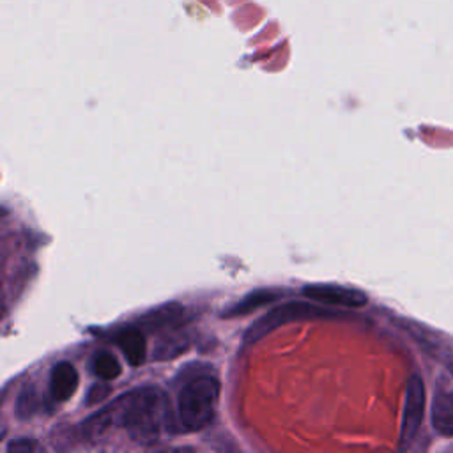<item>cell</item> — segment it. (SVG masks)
Here are the masks:
<instances>
[{
	"label": "cell",
	"instance_id": "6",
	"mask_svg": "<svg viewBox=\"0 0 453 453\" xmlns=\"http://www.w3.org/2000/svg\"><path fill=\"white\" fill-rule=\"evenodd\" d=\"M78 388V372L69 361L57 363L50 372V395L57 402L69 400Z\"/></svg>",
	"mask_w": 453,
	"mask_h": 453
},
{
	"label": "cell",
	"instance_id": "4",
	"mask_svg": "<svg viewBox=\"0 0 453 453\" xmlns=\"http://www.w3.org/2000/svg\"><path fill=\"white\" fill-rule=\"evenodd\" d=\"M425 411V388L418 375H412L407 382L405 389V405H403V419H402V446L411 442L419 430Z\"/></svg>",
	"mask_w": 453,
	"mask_h": 453
},
{
	"label": "cell",
	"instance_id": "3",
	"mask_svg": "<svg viewBox=\"0 0 453 453\" xmlns=\"http://www.w3.org/2000/svg\"><path fill=\"white\" fill-rule=\"evenodd\" d=\"M324 313H327V311H324L322 308H319L315 304L303 303V301H290V303L280 304V306L269 310L265 315H262L258 320H255L251 324V327L244 334V342L246 343L257 342L287 322L301 320L306 317H319Z\"/></svg>",
	"mask_w": 453,
	"mask_h": 453
},
{
	"label": "cell",
	"instance_id": "10",
	"mask_svg": "<svg viewBox=\"0 0 453 453\" xmlns=\"http://www.w3.org/2000/svg\"><path fill=\"white\" fill-rule=\"evenodd\" d=\"M271 299H274V292H271V290H257V292L246 296L242 299V303H239L232 310H228L226 315L232 317V315H239V313H248L250 310H253L257 306H262L264 303H267Z\"/></svg>",
	"mask_w": 453,
	"mask_h": 453
},
{
	"label": "cell",
	"instance_id": "5",
	"mask_svg": "<svg viewBox=\"0 0 453 453\" xmlns=\"http://www.w3.org/2000/svg\"><path fill=\"white\" fill-rule=\"evenodd\" d=\"M303 296L310 297L311 301L345 308H357L366 304V296L361 290L342 285H308L303 288Z\"/></svg>",
	"mask_w": 453,
	"mask_h": 453
},
{
	"label": "cell",
	"instance_id": "14",
	"mask_svg": "<svg viewBox=\"0 0 453 453\" xmlns=\"http://www.w3.org/2000/svg\"><path fill=\"white\" fill-rule=\"evenodd\" d=\"M7 449L9 451H32V449H35V444L32 442V441H28V439H18V441H14V442H11L9 446H7Z\"/></svg>",
	"mask_w": 453,
	"mask_h": 453
},
{
	"label": "cell",
	"instance_id": "13",
	"mask_svg": "<svg viewBox=\"0 0 453 453\" xmlns=\"http://www.w3.org/2000/svg\"><path fill=\"white\" fill-rule=\"evenodd\" d=\"M108 393H110V386L99 382V384H96V386L90 388V391H88V395H87V396H88V398H87V403L92 405V403L103 400L104 396H108Z\"/></svg>",
	"mask_w": 453,
	"mask_h": 453
},
{
	"label": "cell",
	"instance_id": "1",
	"mask_svg": "<svg viewBox=\"0 0 453 453\" xmlns=\"http://www.w3.org/2000/svg\"><path fill=\"white\" fill-rule=\"evenodd\" d=\"M166 416V396L157 388H138L120 395L110 405L92 414L81 425L87 437H97L113 426L127 430L129 437L142 442L156 441Z\"/></svg>",
	"mask_w": 453,
	"mask_h": 453
},
{
	"label": "cell",
	"instance_id": "7",
	"mask_svg": "<svg viewBox=\"0 0 453 453\" xmlns=\"http://www.w3.org/2000/svg\"><path fill=\"white\" fill-rule=\"evenodd\" d=\"M115 342L124 352L131 366H138L145 359V338L138 327H126L117 336Z\"/></svg>",
	"mask_w": 453,
	"mask_h": 453
},
{
	"label": "cell",
	"instance_id": "2",
	"mask_svg": "<svg viewBox=\"0 0 453 453\" xmlns=\"http://www.w3.org/2000/svg\"><path fill=\"white\" fill-rule=\"evenodd\" d=\"M219 382L212 375H196L184 384L177 398L179 425L184 432L205 428L218 407Z\"/></svg>",
	"mask_w": 453,
	"mask_h": 453
},
{
	"label": "cell",
	"instance_id": "9",
	"mask_svg": "<svg viewBox=\"0 0 453 453\" xmlns=\"http://www.w3.org/2000/svg\"><path fill=\"white\" fill-rule=\"evenodd\" d=\"M90 368L94 372L96 377H99L101 380H113L120 375L122 368H120V363L119 359L106 352V350H101V352H96L90 359Z\"/></svg>",
	"mask_w": 453,
	"mask_h": 453
},
{
	"label": "cell",
	"instance_id": "11",
	"mask_svg": "<svg viewBox=\"0 0 453 453\" xmlns=\"http://www.w3.org/2000/svg\"><path fill=\"white\" fill-rule=\"evenodd\" d=\"M180 313H182V308L179 304H166V306L157 308V310L150 311L149 315H145L142 322H145L149 327H154V326H161V324H168V322L175 320Z\"/></svg>",
	"mask_w": 453,
	"mask_h": 453
},
{
	"label": "cell",
	"instance_id": "8",
	"mask_svg": "<svg viewBox=\"0 0 453 453\" xmlns=\"http://www.w3.org/2000/svg\"><path fill=\"white\" fill-rule=\"evenodd\" d=\"M432 425L441 435H453V393L435 396L432 405Z\"/></svg>",
	"mask_w": 453,
	"mask_h": 453
},
{
	"label": "cell",
	"instance_id": "12",
	"mask_svg": "<svg viewBox=\"0 0 453 453\" xmlns=\"http://www.w3.org/2000/svg\"><path fill=\"white\" fill-rule=\"evenodd\" d=\"M34 402H35V395L32 391H23L18 398V414L21 418H27L34 412Z\"/></svg>",
	"mask_w": 453,
	"mask_h": 453
}]
</instances>
